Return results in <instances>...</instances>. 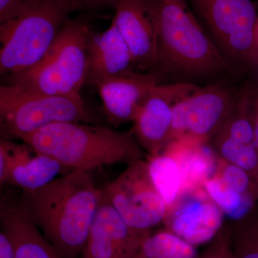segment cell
<instances>
[{"label": "cell", "mask_w": 258, "mask_h": 258, "mask_svg": "<svg viewBox=\"0 0 258 258\" xmlns=\"http://www.w3.org/2000/svg\"><path fill=\"white\" fill-rule=\"evenodd\" d=\"M103 199L91 171L73 170L40 189L22 191L20 205L62 258L81 257Z\"/></svg>", "instance_id": "cell-1"}, {"label": "cell", "mask_w": 258, "mask_h": 258, "mask_svg": "<svg viewBox=\"0 0 258 258\" xmlns=\"http://www.w3.org/2000/svg\"><path fill=\"white\" fill-rule=\"evenodd\" d=\"M157 36V69L182 77L230 73L235 67L205 32L186 0H143Z\"/></svg>", "instance_id": "cell-2"}, {"label": "cell", "mask_w": 258, "mask_h": 258, "mask_svg": "<svg viewBox=\"0 0 258 258\" xmlns=\"http://www.w3.org/2000/svg\"><path fill=\"white\" fill-rule=\"evenodd\" d=\"M20 140L34 152L53 158L70 171L129 165L143 159L144 154L132 128L118 131L84 122L52 123Z\"/></svg>", "instance_id": "cell-3"}, {"label": "cell", "mask_w": 258, "mask_h": 258, "mask_svg": "<svg viewBox=\"0 0 258 258\" xmlns=\"http://www.w3.org/2000/svg\"><path fill=\"white\" fill-rule=\"evenodd\" d=\"M81 10L73 0H35L0 24V73L16 74L43 58L71 13Z\"/></svg>", "instance_id": "cell-4"}, {"label": "cell", "mask_w": 258, "mask_h": 258, "mask_svg": "<svg viewBox=\"0 0 258 258\" xmlns=\"http://www.w3.org/2000/svg\"><path fill=\"white\" fill-rule=\"evenodd\" d=\"M91 32L84 20H68L43 58L26 71L8 76V84L52 96L82 97Z\"/></svg>", "instance_id": "cell-5"}, {"label": "cell", "mask_w": 258, "mask_h": 258, "mask_svg": "<svg viewBox=\"0 0 258 258\" xmlns=\"http://www.w3.org/2000/svg\"><path fill=\"white\" fill-rule=\"evenodd\" d=\"M226 59L258 70V15L251 0H189Z\"/></svg>", "instance_id": "cell-6"}, {"label": "cell", "mask_w": 258, "mask_h": 258, "mask_svg": "<svg viewBox=\"0 0 258 258\" xmlns=\"http://www.w3.org/2000/svg\"><path fill=\"white\" fill-rule=\"evenodd\" d=\"M92 119L82 97L52 96L12 85L0 87V122L5 134L21 139L47 125Z\"/></svg>", "instance_id": "cell-7"}, {"label": "cell", "mask_w": 258, "mask_h": 258, "mask_svg": "<svg viewBox=\"0 0 258 258\" xmlns=\"http://www.w3.org/2000/svg\"><path fill=\"white\" fill-rule=\"evenodd\" d=\"M236 93L220 82L195 91L178 102L173 110V141L211 143L233 110Z\"/></svg>", "instance_id": "cell-8"}, {"label": "cell", "mask_w": 258, "mask_h": 258, "mask_svg": "<svg viewBox=\"0 0 258 258\" xmlns=\"http://www.w3.org/2000/svg\"><path fill=\"white\" fill-rule=\"evenodd\" d=\"M102 190L107 202L134 230L152 232L165 218L167 206L151 179L147 160L127 165Z\"/></svg>", "instance_id": "cell-9"}, {"label": "cell", "mask_w": 258, "mask_h": 258, "mask_svg": "<svg viewBox=\"0 0 258 258\" xmlns=\"http://www.w3.org/2000/svg\"><path fill=\"white\" fill-rule=\"evenodd\" d=\"M198 87L190 83H159L146 97L132 129L139 146L149 155L162 152L172 142L174 107Z\"/></svg>", "instance_id": "cell-10"}, {"label": "cell", "mask_w": 258, "mask_h": 258, "mask_svg": "<svg viewBox=\"0 0 258 258\" xmlns=\"http://www.w3.org/2000/svg\"><path fill=\"white\" fill-rule=\"evenodd\" d=\"M225 215L205 188L183 194L167 210L163 224L195 247L212 242L223 226Z\"/></svg>", "instance_id": "cell-11"}, {"label": "cell", "mask_w": 258, "mask_h": 258, "mask_svg": "<svg viewBox=\"0 0 258 258\" xmlns=\"http://www.w3.org/2000/svg\"><path fill=\"white\" fill-rule=\"evenodd\" d=\"M150 233L127 225L103 194L81 258H139L144 239Z\"/></svg>", "instance_id": "cell-12"}, {"label": "cell", "mask_w": 258, "mask_h": 258, "mask_svg": "<svg viewBox=\"0 0 258 258\" xmlns=\"http://www.w3.org/2000/svg\"><path fill=\"white\" fill-rule=\"evenodd\" d=\"M157 75L137 71L97 83L107 120L113 128L134 122L139 107L152 88L159 84Z\"/></svg>", "instance_id": "cell-13"}, {"label": "cell", "mask_w": 258, "mask_h": 258, "mask_svg": "<svg viewBox=\"0 0 258 258\" xmlns=\"http://www.w3.org/2000/svg\"><path fill=\"white\" fill-rule=\"evenodd\" d=\"M113 20L130 49L137 69H157L155 25L143 0H119Z\"/></svg>", "instance_id": "cell-14"}, {"label": "cell", "mask_w": 258, "mask_h": 258, "mask_svg": "<svg viewBox=\"0 0 258 258\" xmlns=\"http://www.w3.org/2000/svg\"><path fill=\"white\" fill-rule=\"evenodd\" d=\"M0 225L15 258H62L20 205L18 196L2 194Z\"/></svg>", "instance_id": "cell-15"}, {"label": "cell", "mask_w": 258, "mask_h": 258, "mask_svg": "<svg viewBox=\"0 0 258 258\" xmlns=\"http://www.w3.org/2000/svg\"><path fill=\"white\" fill-rule=\"evenodd\" d=\"M86 81L96 85L102 80L136 71L133 56L113 20L105 31H92L87 43Z\"/></svg>", "instance_id": "cell-16"}, {"label": "cell", "mask_w": 258, "mask_h": 258, "mask_svg": "<svg viewBox=\"0 0 258 258\" xmlns=\"http://www.w3.org/2000/svg\"><path fill=\"white\" fill-rule=\"evenodd\" d=\"M162 152L172 157L179 167L181 179L180 196L203 187L204 184L216 174L219 156L211 143L198 144L174 140Z\"/></svg>", "instance_id": "cell-17"}, {"label": "cell", "mask_w": 258, "mask_h": 258, "mask_svg": "<svg viewBox=\"0 0 258 258\" xmlns=\"http://www.w3.org/2000/svg\"><path fill=\"white\" fill-rule=\"evenodd\" d=\"M35 154L15 166L5 184L15 186L22 191H34L50 184L62 171L69 170L52 157Z\"/></svg>", "instance_id": "cell-18"}, {"label": "cell", "mask_w": 258, "mask_h": 258, "mask_svg": "<svg viewBox=\"0 0 258 258\" xmlns=\"http://www.w3.org/2000/svg\"><path fill=\"white\" fill-rule=\"evenodd\" d=\"M148 168L156 189L165 202L167 210L179 198L181 179L176 161L166 153L149 155Z\"/></svg>", "instance_id": "cell-19"}, {"label": "cell", "mask_w": 258, "mask_h": 258, "mask_svg": "<svg viewBox=\"0 0 258 258\" xmlns=\"http://www.w3.org/2000/svg\"><path fill=\"white\" fill-rule=\"evenodd\" d=\"M203 187L230 222L244 218L258 207V202L254 199L232 189L215 174L204 184Z\"/></svg>", "instance_id": "cell-20"}, {"label": "cell", "mask_w": 258, "mask_h": 258, "mask_svg": "<svg viewBox=\"0 0 258 258\" xmlns=\"http://www.w3.org/2000/svg\"><path fill=\"white\" fill-rule=\"evenodd\" d=\"M196 247L164 227L144 239L139 258H200Z\"/></svg>", "instance_id": "cell-21"}, {"label": "cell", "mask_w": 258, "mask_h": 258, "mask_svg": "<svg viewBox=\"0 0 258 258\" xmlns=\"http://www.w3.org/2000/svg\"><path fill=\"white\" fill-rule=\"evenodd\" d=\"M229 224L235 258H258V207L247 216Z\"/></svg>", "instance_id": "cell-22"}, {"label": "cell", "mask_w": 258, "mask_h": 258, "mask_svg": "<svg viewBox=\"0 0 258 258\" xmlns=\"http://www.w3.org/2000/svg\"><path fill=\"white\" fill-rule=\"evenodd\" d=\"M215 175L237 192L250 197L258 202V186L247 171L219 157Z\"/></svg>", "instance_id": "cell-23"}, {"label": "cell", "mask_w": 258, "mask_h": 258, "mask_svg": "<svg viewBox=\"0 0 258 258\" xmlns=\"http://www.w3.org/2000/svg\"><path fill=\"white\" fill-rule=\"evenodd\" d=\"M27 144H18L2 138L0 140V183L5 184L10 171L20 162L30 157Z\"/></svg>", "instance_id": "cell-24"}, {"label": "cell", "mask_w": 258, "mask_h": 258, "mask_svg": "<svg viewBox=\"0 0 258 258\" xmlns=\"http://www.w3.org/2000/svg\"><path fill=\"white\" fill-rule=\"evenodd\" d=\"M200 258H235L232 249L230 224H225L214 240L210 242Z\"/></svg>", "instance_id": "cell-25"}, {"label": "cell", "mask_w": 258, "mask_h": 258, "mask_svg": "<svg viewBox=\"0 0 258 258\" xmlns=\"http://www.w3.org/2000/svg\"><path fill=\"white\" fill-rule=\"evenodd\" d=\"M35 0H0V24L21 13Z\"/></svg>", "instance_id": "cell-26"}, {"label": "cell", "mask_w": 258, "mask_h": 258, "mask_svg": "<svg viewBox=\"0 0 258 258\" xmlns=\"http://www.w3.org/2000/svg\"><path fill=\"white\" fill-rule=\"evenodd\" d=\"M81 10L93 9V8L113 7L117 4L119 0H73Z\"/></svg>", "instance_id": "cell-27"}, {"label": "cell", "mask_w": 258, "mask_h": 258, "mask_svg": "<svg viewBox=\"0 0 258 258\" xmlns=\"http://www.w3.org/2000/svg\"><path fill=\"white\" fill-rule=\"evenodd\" d=\"M251 115H252L254 140L258 149V88H253L252 103H251Z\"/></svg>", "instance_id": "cell-28"}, {"label": "cell", "mask_w": 258, "mask_h": 258, "mask_svg": "<svg viewBox=\"0 0 258 258\" xmlns=\"http://www.w3.org/2000/svg\"><path fill=\"white\" fill-rule=\"evenodd\" d=\"M0 258H15L11 242L2 230L0 232Z\"/></svg>", "instance_id": "cell-29"}, {"label": "cell", "mask_w": 258, "mask_h": 258, "mask_svg": "<svg viewBox=\"0 0 258 258\" xmlns=\"http://www.w3.org/2000/svg\"><path fill=\"white\" fill-rule=\"evenodd\" d=\"M257 41H258V23H257Z\"/></svg>", "instance_id": "cell-30"}]
</instances>
